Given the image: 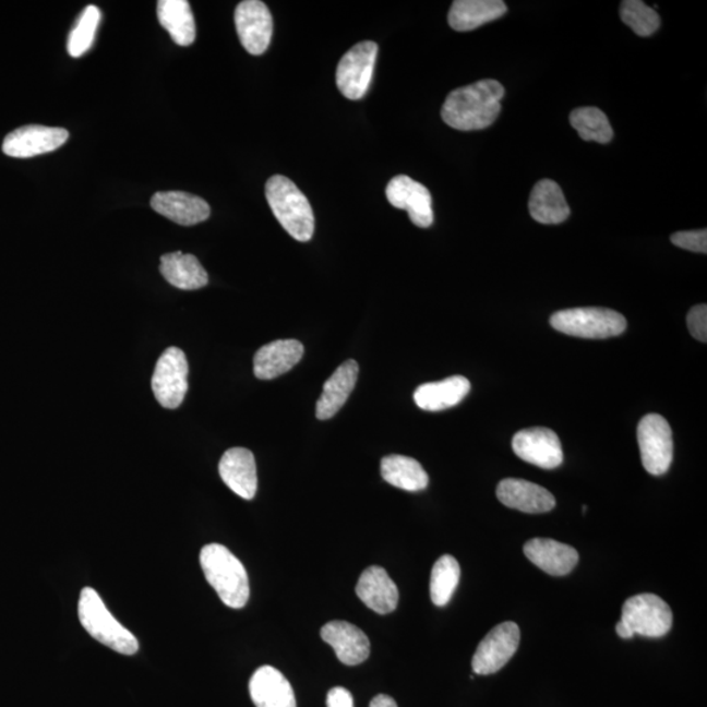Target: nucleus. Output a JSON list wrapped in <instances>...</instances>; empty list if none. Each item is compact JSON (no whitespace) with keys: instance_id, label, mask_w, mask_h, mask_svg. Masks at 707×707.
<instances>
[{"instance_id":"1","label":"nucleus","mask_w":707,"mask_h":707,"mask_svg":"<svg viewBox=\"0 0 707 707\" xmlns=\"http://www.w3.org/2000/svg\"><path fill=\"white\" fill-rule=\"evenodd\" d=\"M504 87L493 79L452 91L442 107V118L452 129L482 130L491 127L501 113Z\"/></svg>"},{"instance_id":"2","label":"nucleus","mask_w":707,"mask_h":707,"mask_svg":"<svg viewBox=\"0 0 707 707\" xmlns=\"http://www.w3.org/2000/svg\"><path fill=\"white\" fill-rule=\"evenodd\" d=\"M200 562L206 580L223 604L233 609L244 608L251 588L247 570L239 559L220 543H208L201 550Z\"/></svg>"},{"instance_id":"3","label":"nucleus","mask_w":707,"mask_h":707,"mask_svg":"<svg viewBox=\"0 0 707 707\" xmlns=\"http://www.w3.org/2000/svg\"><path fill=\"white\" fill-rule=\"evenodd\" d=\"M266 200L288 235L307 242L314 233V215L310 201L285 176L275 175L266 182Z\"/></svg>"},{"instance_id":"4","label":"nucleus","mask_w":707,"mask_h":707,"mask_svg":"<svg viewBox=\"0 0 707 707\" xmlns=\"http://www.w3.org/2000/svg\"><path fill=\"white\" fill-rule=\"evenodd\" d=\"M77 614L85 632L111 650L122 655H134L140 650L135 635L113 618L94 588L82 589Z\"/></svg>"},{"instance_id":"5","label":"nucleus","mask_w":707,"mask_h":707,"mask_svg":"<svg viewBox=\"0 0 707 707\" xmlns=\"http://www.w3.org/2000/svg\"><path fill=\"white\" fill-rule=\"evenodd\" d=\"M550 325L567 336L604 339L624 333L626 319L621 313L607 308H572L555 312Z\"/></svg>"},{"instance_id":"6","label":"nucleus","mask_w":707,"mask_h":707,"mask_svg":"<svg viewBox=\"0 0 707 707\" xmlns=\"http://www.w3.org/2000/svg\"><path fill=\"white\" fill-rule=\"evenodd\" d=\"M622 624L634 635L648 638L664 637L671 631L673 614L671 607L654 594L635 595L622 607Z\"/></svg>"},{"instance_id":"7","label":"nucleus","mask_w":707,"mask_h":707,"mask_svg":"<svg viewBox=\"0 0 707 707\" xmlns=\"http://www.w3.org/2000/svg\"><path fill=\"white\" fill-rule=\"evenodd\" d=\"M378 44L359 43L340 58L336 72L337 87L349 100H360L369 91L378 57Z\"/></svg>"},{"instance_id":"8","label":"nucleus","mask_w":707,"mask_h":707,"mask_svg":"<svg viewBox=\"0 0 707 707\" xmlns=\"http://www.w3.org/2000/svg\"><path fill=\"white\" fill-rule=\"evenodd\" d=\"M642 464L648 474H667L673 460V441L670 423L659 415L640 419L637 430Z\"/></svg>"},{"instance_id":"9","label":"nucleus","mask_w":707,"mask_h":707,"mask_svg":"<svg viewBox=\"0 0 707 707\" xmlns=\"http://www.w3.org/2000/svg\"><path fill=\"white\" fill-rule=\"evenodd\" d=\"M189 366L185 352L169 347L157 360L151 386L157 403L166 409H177L188 392Z\"/></svg>"},{"instance_id":"10","label":"nucleus","mask_w":707,"mask_h":707,"mask_svg":"<svg viewBox=\"0 0 707 707\" xmlns=\"http://www.w3.org/2000/svg\"><path fill=\"white\" fill-rule=\"evenodd\" d=\"M520 644V628L515 622H503L491 628L478 645L471 668L476 674L495 673L508 663Z\"/></svg>"},{"instance_id":"11","label":"nucleus","mask_w":707,"mask_h":707,"mask_svg":"<svg viewBox=\"0 0 707 707\" xmlns=\"http://www.w3.org/2000/svg\"><path fill=\"white\" fill-rule=\"evenodd\" d=\"M235 24L249 55H264L273 36V17L267 5L260 0H244L236 7Z\"/></svg>"},{"instance_id":"12","label":"nucleus","mask_w":707,"mask_h":707,"mask_svg":"<svg viewBox=\"0 0 707 707\" xmlns=\"http://www.w3.org/2000/svg\"><path fill=\"white\" fill-rule=\"evenodd\" d=\"M69 131L61 128L26 124L11 131L3 142V153L17 159L51 153L69 140Z\"/></svg>"},{"instance_id":"13","label":"nucleus","mask_w":707,"mask_h":707,"mask_svg":"<svg viewBox=\"0 0 707 707\" xmlns=\"http://www.w3.org/2000/svg\"><path fill=\"white\" fill-rule=\"evenodd\" d=\"M385 194L393 207L408 212L412 225L428 228L434 223L430 190L409 176L393 177Z\"/></svg>"},{"instance_id":"14","label":"nucleus","mask_w":707,"mask_h":707,"mask_svg":"<svg viewBox=\"0 0 707 707\" xmlns=\"http://www.w3.org/2000/svg\"><path fill=\"white\" fill-rule=\"evenodd\" d=\"M515 455L542 469H555L563 463L559 435L547 428L522 430L513 439Z\"/></svg>"},{"instance_id":"15","label":"nucleus","mask_w":707,"mask_h":707,"mask_svg":"<svg viewBox=\"0 0 707 707\" xmlns=\"http://www.w3.org/2000/svg\"><path fill=\"white\" fill-rule=\"evenodd\" d=\"M496 496L504 506L526 514L549 513L555 507V498L550 491L519 478L502 480L498 484Z\"/></svg>"},{"instance_id":"16","label":"nucleus","mask_w":707,"mask_h":707,"mask_svg":"<svg viewBox=\"0 0 707 707\" xmlns=\"http://www.w3.org/2000/svg\"><path fill=\"white\" fill-rule=\"evenodd\" d=\"M321 638L333 647L339 661L358 666L370 657L371 645L367 635L346 621H332L321 628Z\"/></svg>"},{"instance_id":"17","label":"nucleus","mask_w":707,"mask_h":707,"mask_svg":"<svg viewBox=\"0 0 707 707\" xmlns=\"http://www.w3.org/2000/svg\"><path fill=\"white\" fill-rule=\"evenodd\" d=\"M219 475L242 500L251 501L257 493V467L252 452L247 448L228 450L220 458Z\"/></svg>"},{"instance_id":"18","label":"nucleus","mask_w":707,"mask_h":707,"mask_svg":"<svg viewBox=\"0 0 707 707\" xmlns=\"http://www.w3.org/2000/svg\"><path fill=\"white\" fill-rule=\"evenodd\" d=\"M304 356V346L297 339H278L255 352L253 371L260 380H272L293 369Z\"/></svg>"},{"instance_id":"19","label":"nucleus","mask_w":707,"mask_h":707,"mask_svg":"<svg viewBox=\"0 0 707 707\" xmlns=\"http://www.w3.org/2000/svg\"><path fill=\"white\" fill-rule=\"evenodd\" d=\"M151 207L180 226H194L208 219V203L185 192H159L151 199Z\"/></svg>"},{"instance_id":"20","label":"nucleus","mask_w":707,"mask_h":707,"mask_svg":"<svg viewBox=\"0 0 707 707\" xmlns=\"http://www.w3.org/2000/svg\"><path fill=\"white\" fill-rule=\"evenodd\" d=\"M524 554L542 572L563 576L578 565L579 554L573 547L552 539H532L524 543Z\"/></svg>"},{"instance_id":"21","label":"nucleus","mask_w":707,"mask_h":707,"mask_svg":"<svg viewBox=\"0 0 707 707\" xmlns=\"http://www.w3.org/2000/svg\"><path fill=\"white\" fill-rule=\"evenodd\" d=\"M249 693L255 707H297L292 686L274 667H260L249 681Z\"/></svg>"},{"instance_id":"22","label":"nucleus","mask_w":707,"mask_h":707,"mask_svg":"<svg viewBox=\"0 0 707 707\" xmlns=\"http://www.w3.org/2000/svg\"><path fill=\"white\" fill-rule=\"evenodd\" d=\"M356 592L367 607L379 614H388L397 608L398 588L383 567L371 566L360 575Z\"/></svg>"},{"instance_id":"23","label":"nucleus","mask_w":707,"mask_h":707,"mask_svg":"<svg viewBox=\"0 0 707 707\" xmlns=\"http://www.w3.org/2000/svg\"><path fill=\"white\" fill-rule=\"evenodd\" d=\"M359 366L356 360H346L333 375L326 380L323 393L316 404V417L326 421L337 415L356 388Z\"/></svg>"},{"instance_id":"24","label":"nucleus","mask_w":707,"mask_h":707,"mask_svg":"<svg viewBox=\"0 0 707 707\" xmlns=\"http://www.w3.org/2000/svg\"><path fill=\"white\" fill-rule=\"evenodd\" d=\"M470 383L464 376H451L442 382L426 383L415 392L418 408L426 411H441L454 408L467 397Z\"/></svg>"},{"instance_id":"25","label":"nucleus","mask_w":707,"mask_h":707,"mask_svg":"<svg viewBox=\"0 0 707 707\" xmlns=\"http://www.w3.org/2000/svg\"><path fill=\"white\" fill-rule=\"evenodd\" d=\"M507 12L502 0H456L448 13V23L457 32L475 31L478 26L494 22Z\"/></svg>"},{"instance_id":"26","label":"nucleus","mask_w":707,"mask_h":707,"mask_svg":"<svg viewBox=\"0 0 707 707\" xmlns=\"http://www.w3.org/2000/svg\"><path fill=\"white\" fill-rule=\"evenodd\" d=\"M529 213L541 225H561L570 215L565 195L559 183L541 180L530 193Z\"/></svg>"},{"instance_id":"27","label":"nucleus","mask_w":707,"mask_h":707,"mask_svg":"<svg viewBox=\"0 0 707 707\" xmlns=\"http://www.w3.org/2000/svg\"><path fill=\"white\" fill-rule=\"evenodd\" d=\"M160 273L169 285L180 290H200L208 284L205 267L193 254L173 252L161 255Z\"/></svg>"},{"instance_id":"28","label":"nucleus","mask_w":707,"mask_h":707,"mask_svg":"<svg viewBox=\"0 0 707 707\" xmlns=\"http://www.w3.org/2000/svg\"><path fill=\"white\" fill-rule=\"evenodd\" d=\"M157 19L177 45L190 46L195 41L194 15L187 0H160Z\"/></svg>"},{"instance_id":"29","label":"nucleus","mask_w":707,"mask_h":707,"mask_svg":"<svg viewBox=\"0 0 707 707\" xmlns=\"http://www.w3.org/2000/svg\"><path fill=\"white\" fill-rule=\"evenodd\" d=\"M382 476L392 487L406 491H421L429 487V475L415 458L402 455L385 456Z\"/></svg>"},{"instance_id":"30","label":"nucleus","mask_w":707,"mask_h":707,"mask_svg":"<svg viewBox=\"0 0 707 707\" xmlns=\"http://www.w3.org/2000/svg\"><path fill=\"white\" fill-rule=\"evenodd\" d=\"M460 565L455 556L442 555L432 567L430 596L436 607L447 606L460 582Z\"/></svg>"},{"instance_id":"31","label":"nucleus","mask_w":707,"mask_h":707,"mask_svg":"<svg viewBox=\"0 0 707 707\" xmlns=\"http://www.w3.org/2000/svg\"><path fill=\"white\" fill-rule=\"evenodd\" d=\"M570 123L586 142L607 144L613 140V129L604 111L599 108H578L570 115Z\"/></svg>"},{"instance_id":"32","label":"nucleus","mask_w":707,"mask_h":707,"mask_svg":"<svg viewBox=\"0 0 707 707\" xmlns=\"http://www.w3.org/2000/svg\"><path fill=\"white\" fill-rule=\"evenodd\" d=\"M100 20L101 12L96 5L85 7L69 35L68 51L72 58L82 57L91 49Z\"/></svg>"},{"instance_id":"33","label":"nucleus","mask_w":707,"mask_h":707,"mask_svg":"<svg viewBox=\"0 0 707 707\" xmlns=\"http://www.w3.org/2000/svg\"><path fill=\"white\" fill-rule=\"evenodd\" d=\"M622 22L631 26L640 37L654 35L659 29L660 17L658 12L640 0H625L620 7Z\"/></svg>"},{"instance_id":"34","label":"nucleus","mask_w":707,"mask_h":707,"mask_svg":"<svg viewBox=\"0 0 707 707\" xmlns=\"http://www.w3.org/2000/svg\"><path fill=\"white\" fill-rule=\"evenodd\" d=\"M671 241L679 248L696 253H707V231L697 229V231H683L673 233Z\"/></svg>"},{"instance_id":"35","label":"nucleus","mask_w":707,"mask_h":707,"mask_svg":"<svg viewBox=\"0 0 707 707\" xmlns=\"http://www.w3.org/2000/svg\"><path fill=\"white\" fill-rule=\"evenodd\" d=\"M686 324H687V329H690L694 338L700 340V343H706L707 340L706 304H699L693 307L690 313H687Z\"/></svg>"},{"instance_id":"36","label":"nucleus","mask_w":707,"mask_h":707,"mask_svg":"<svg viewBox=\"0 0 707 707\" xmlns=\"http://www.w3.org/2000/svg\"><path fill=\"white\" fill-rule=\"evenodd\" d=\"M327 707H354V699L351 693L345 687L336 686L327 693L326 696Z\"/></svg>"},{"instance_id":"37","label":"nucleus","mask_w":707,"mask_h":707,"mask_svg":"<svg viewBox=\"0 0 707 707\" xmlns=\"http://www.w3.org/2000/svg\"><path fill=\"white\" fill-rule=\"evenodd\" d=\"M370 707H398L396 700L386 694H379L371 700Z\"/></svg>"},{"instance_id":"38","label":"nucleus","mask_w":707,"mask_h":707,"mask_svg":"<svg viewBox=\"0 0 707 707\" xmlns=\"http://www.w3.org/2000/svg\"><path fill=\"white\" fill-rule=\"evenodd\" d=\"M615 632H618L622 639H631L634 637V634L628 631V627L625 624H622L621 621L615 625Z\"/></svg>"}]
</instances>
